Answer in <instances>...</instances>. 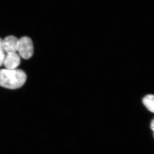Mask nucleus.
Instances as JSON below:
<instances>
[{
  "label": "nucleus",
  "instance_id": "obj_1",
  "mask_svg": "<svg viewBox=\"0 0 154 154\" xmlns=\"http://www.w3.org/2000/svg\"><path fill=\"white\" fill-rule=\"evenodd\" d=\"M27 79L25 72L19 69H2L0 71V86L7 89L21 88Z\"/></svg>",
  "mask_w": 154,
  "mask_h": 154
},
{
  "label": "nucleus",
  "instance_id": "obj_2",
  "mask_svg": "<svg viewBox=\"0 0 154 154\" xmlns=\"http://www.w3.org/2000/svg\"><path fill=\"white\" fill-rule=\"evenodd\" d=\"M22 58L28 59L33 55V45L31 38L28 36H23L19 39L18 51Z\"/></svg>",
  "mask_w": 154,
  "mask_h": 154
},
{
  "label": "nucleus",
  "instance_id": "obj_3",
  "mask_svg": "<svg viewBox=\"0 0 154 154\" xmlns=\"http://www.w3.org/2000/svg\"><path fill=\"white\" fill-rule=\"evenodd\" d=\"M3 48L6 54L17 52L19 46V39L16 36H9L3 40Z\"/></svg>",
  "mask_w": 154,
  "mask_h": 154
},
{
  "label": "nucleus",
  "instance_id": "obj_4",
  "mask_svg": "<svg viewBox=\"0 0 154 154\" xmlns=\"http://www.w3.org/2000/svg\"><path fill=\"white\" fill-rule=\"evenodd\" d=\"M21 62L20 56L17 52L7 54L4 60V65L9 69H16Z\"/></svg>",
  "mask_w": 154,
  "mask_h": 154
},
{
  "label": "nucleus",
  "instance_id": "obj_5",
  "mask_svg": "<svg viewBox=\"0 0 154 154\" xmlns=\"http://www.w3.org/2000/svg\"><path fill=\"white\" fill-rule=\"evenodd\" d=\"M144 105L148 110L154 113V95L149 94L146 95L143 99Z\"/></svg>",
  "mask_w": 154,
  "mask_h": 154
},
{
  "label": "nucleus",
  "instance_id": "obj_6",
  "mask_svg": "<svg viewBox=\"0 0 154 154\" xmlns=\"http://www.w3.org/2000/svg\"><path fill=\"white\" fill-rule=\"evenodd\" d=\"M5 53L0 51V66L4 64V60L5 57Z\"/></svg>",
  "mask_w": 154,
  "mask_h": 154
},
{
  "label": "nucleus",
  "instance_id": "obj_7",
  "mask_svg": "<svg viewBox=\"0 0 154 154\" xmlns=\"http://www.w3.org/2000/svg\"><path fill=\"white\" fill-rule=\"evenodd\" d=\"M0 51L5 53L3 48V39L1 38H0Z\"/></svg>",
  "mask_w": 154,
  "mask_h": 154
},
{
  "label": "nucleus",
  "instance_id": "obj_8",
  "mask_svg": "<svg viewBox=\"0 0 154 154\" xmlns=\"http://www.w3.org/2000/svg\"><path fill=\"white\" fill-rule=\"evenodd\" d=\"M150 126L151 128L152 131H153V136L154 137V118L152 120L151 122Z\"/></svg>",
  "mask_w": 154,
  "mask_h": 154
}]
</instances>
